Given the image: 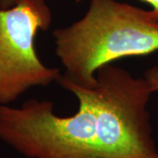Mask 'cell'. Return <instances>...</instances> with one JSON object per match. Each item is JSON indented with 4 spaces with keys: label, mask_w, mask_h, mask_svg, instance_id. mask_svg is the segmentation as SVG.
Masks as SVG:
<instances>
[{
    "label": "cell",
    "mask_w": 158,
    "mask_h": 158,
    "mask_svg": "<svg viewBox=\"0 0 158 158\" xmlns=\"http://www.w3.org/2000/svg\"><path fill=\"white\" fill-rule=\"evenodd\" d=\"M96 78L90 89L58 78L78 99L71 116L56 115L45 99L0 106V140L27 158H158L147 81L111 63Z\"/></svg>",
    "instance_id": "1"
},
{
    "label": "cell",
    "mask_w": 158,
    "mask_h": 158,
    "mask_svg": "<svg viewBox=\"0 0 158 158\" xmlns=\"http://www.w3.org/2000/svg\"><path fill=\"white\" fill-rule=\"evenodd\" d=\"M53 37L60 78L90 89L103 66L158 50V19L152 11L117 0H90L84 17L55 29Z\"/></svg>",
    "instance_id": "2"
},
{
    "label": "cell",
    "mask_w": 158,
    "mask_h": 158,
    "mask_svg": "<svg viewBox=\"0 0 158 158\" xmlns=\"http://www.w3.org/2000/svg\"><path fill=\"white\" fill-rule=\"evenodd\" d=\"M52 12L45 0H17L0 8V106H10L34 87L57 82L58 68H50L35 49L39 31L50 27Z\"/></svg>",
    "instance_id": "3"
},
{
    "label": "cell",
    "mask_w": 158,
    "mask_h": 158,
    "mask_svg": "<svg viewBox=\"0 0 158 158\" xmlns=\"http://www.w3.org/2000/svg\"><path fill=\"white\" fill-rule=\"evenodd\" d=\"M144 79L147 81L152 92L158 91V66L148 69L144 74Z\"/></svg>",
    "instance_id": "4"
},
{
    "label": "cell",
    "mask_w": 158,
    "mask_h": 158,
    "mask_svg": "<svg viewBox=\"0 0 158 158\" xmlns=\"http://www.w3.org/2000/svg\"><path fill=\"white\" fill-rule=\"evenodd\" d=\"M77 3H80L84 0H75ZM141 1H144L148 4H149L150 6L153 7V13L154 15L156 16V18L158 19V0H141Z\"/></svg>",
    "instance_id": "5"
},
{
    "label": "cell",
    "mask_w": 158,
    "mask_h": 158,
    "mask_svg": "<svg viewBox=\"0 0 158 158\" xmlns=\"http://www.w3.org/2000/svg\"><path fill=\"white\" fill-rule=\"evenodd\" d=\"M17 0H0V8L2 9H7L13 6Z\"/></svg>",
    "instance_id": "6"
}]
</instances>
